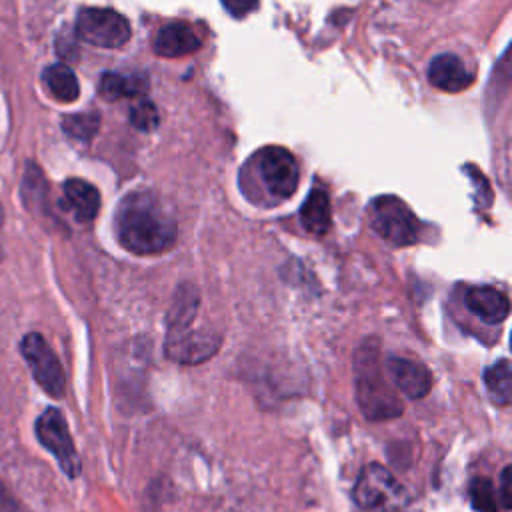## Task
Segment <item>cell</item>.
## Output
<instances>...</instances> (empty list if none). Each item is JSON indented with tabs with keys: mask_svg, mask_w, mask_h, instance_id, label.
<instances>
[{
	"mask_svg": "<svg viewBox=\"0 0 512 512\" xmlns=\"http://www.w3.org/2000/svg\"><path fill=\"white\" fill-rule=\"evenodd\" d=\"M44 88L50 92L52 98L60 102H74L78 98L80 86L76 74L66 64H52L42 72Z\"/></svg>",
	"mask_w": 512,
	"mask_h": 512,
	"instance_id": "2e32d148",
	"label": "cell"
},
{
	"mask_svg": "<svg viewBox=\"0 0 512 512\" xmlns=\"http://www.w3.org/2000/svg\"><path fill=\"white\" fill-rule=\"evenodd\" d=\"M2 220H4V210H2V204H0V224H2Z\"/></svg>",
	"mask_w": 512,
	"mask_h": 512,
	"instance_id": "d4e9b609",
	"label": "cell"
},
{
	"mask_svg": "<svg viewBox=\"0 0 512 512\" xmlns=\"http://www.w3.org/2000/svg\"><path fill=\"white\" fill-rule=\"evenodd\" d=\"M484 384L496 406H508L512 400V370L508 360H498L484 370Z\"/></svg>",
	"mask_w": 512,
	"mask_h": 512,
	"instance_id": "ac0fdd59",
	"label": "cell"
},
{
	"mask_svg": "<svg viewBox=\"0 0 512 512\" xmlns=\"http://www.w3.org/2000/svg\"><path fill=\"white\" fill-rule=\"evenodd\" d=\"M148 84L142 76H122L116 72H104L98 82V92L104 100L114 102L124 96H136L146 92Z\"/></svg>",
	"mask_w": 512,
	"mask_h": 512,
	"instance_id": "e0dca14e",
	"label": "cell"
},
{
	"mask_svg": "<svg viewBox=\"0 0 512 512\" xmlns=\"http://www.w3.org/2000/svg\"><path fill=\"white\" fill-rule=\"evenodd\" d=\"M300 222L312 234H326L332 222L330 198L322 186H314L300 208Z\"/></svg>",
	"mask_w": 512,
	"mask_h": 512,
	"instance_id": "9a60e30c",
	"label": "cell"
},
{
	"mask_svg": "<svg viewBox=\"0 0 512 512\" xmlns=\"http://www.w3.org/2000/svg\"><path fill=\"white\" fill-rule=\"evenodd\" d=\"M220 346V336L194 328V322L166 330V356L180 364H198L208 360Z\"/></svg>",
	"mask_w": 512,
	"mask_h": 512,
	"instance_id": "9c48e42d",
	"label": "cell"
},
{
	"mask_svg": "<svg viewBox=\"0 0 512 512\" xmlns=\"http://www.w3.org/2000/svg\"><path fill=\"white\" fill-rule=\"evenodd\" d=\"M114 232L122 248L148 256L168 250L176 242V222L152 192H132L122 198L114 216Z\"/></svg>",
	"mask_w": 512,
	"mask_h": 512,
	"instance_id": "6da1fadb",
	"label": "cell"
},
{
	"mask_svg": "<svg viewBox=\"0 0 512 512\" xmlns=\"http://www.w3.org/2000/svg\"><path fill=\"white\" fill-rule=\"evenodd\" d=\"M76 34L100 48H120L130 38L128 20L110 8H82L76 18Z\"/></svg>",
	"mask_w": 512,
	"mask_h": 512,
	"instance_id": "52a82bcc",
	"label": "cell"
},
{
	"mask_svg": "<svg viewBox=\"0 0 512 512\" xmlns=\"http://www.w3.org/2000/svg\"><path fill=\"white\" fill-rule=\"evenodd\" d=\"M466 308L486 324H500L508 318L510 302L504 292L494 286H472L464 294Z\"/></svg>",
	"mask_w": 512,
	"mask_h": 512,
	"instance_id": "4fadbf2b",
	"label": "cell"
},
{
	"mask_svg": "<svg viewBox=\"0 0 512 512\" xmlns=\"http://www.w3.org/2000/svg\"><path fill=\"white\" fill-rule=\"evenodd\" d=\"M470 498L472 506L478 512H498L496 508V492L488 478H476L470 484Z\"/></svg>",
	"mask_w": 512,
	"mask_h": 512,
	"instance_id": "ffe728a7",
	"label": "cell"
},
{
	"mask_svg": "<svg viewBox=\"0 0 512 512\" xmlns=\"http://www.w3.org/2000/svg\"><path fill=\"white\" fill-rule=\"evenodd\" d=\"M354 388L360 410L368 420H390L404 410L400 398L384 376L380 352L372 340L362 342L354 354Z\"/></svg>",
	"mask_w": 512,
	"mask_h": 512,
	"instance_id": "7a4b0ae2",
	"label": "cell"
},
{
	"mask_svg": "<svg viewBox=\"0 0 512 512\" xmlns=\"http://www.w3.org/2000/svg\"><path fill=\"white\" fill-rule=\"evenodd\" d=\"M372 230L392 246H410L420 236V224L414 212L398 196H378L368 206Z\"/></svg>",
	"mask_w": 512,
	"mask_h": 512,
	"instance_id": "277c9868",
	"label": "cell"
},
{
	"mask_svg": "<svg viewBox=\"0 0 512 512\" xmlns=\"http://www.w3.org/2000/svg\"><path fill=\"white\" fill-rule=\"evenodd\" d=\"M222 6L226 8V12H230L232 16L240 18V16H246L248 12H252L258 4V0H220Z\"/></svg>",
	"mask_w": 512,
	"mask_h": 512,
	"instance_id": "7402d4cb",
	"label": "cell"
},
{
	"mask_svg": "<svg viewBox=\"0 0 512 512\" xmlns=\"http://www.w3.org/2000/svg\"><path fill=\"white\" fill-rule=\"evenodd\" d=\"M38 442L56 458L58 466L68 478H76L82 470L80 456L72 442L64 414L58 408H46L34 424Z\"/></svg>",
	"mask_w": 512,
	"mask_h": 512,
	"instance_id": "5b68a950",
	"label": "cell"
},
{
	"mask_svg": "<svg viewBox=\"0 0 512 512\" xmlns=\"http://www.w3.org/2000/svg\"><path fill=\"white\" fill-rule=\"evenodd\" d=\"M258 172L266 190L278 198H290L300 180V170L296 158L282 146H268L258 154Z\"/></svg>",
	"mask_w": 512,
	"mask_h": 512,
	"instance_id": "ba28073f",
	"label": "cell"
},
{
	"mask_svg": "<svg viewBox=\"0 0 512 512\" xmlns=\"http://www.w3.org/2000/svg\"><path fill=\"white\" fill-rule=\"evenodd\" d=\"M500 498H502V506L510 508L512 506V468L506 466L500 474Z\"/></svg>",
	"mask_w": 512,
	"mask_h": 512,
	"instance_id": "603a6c76",
	"label": "cell"
},
{
	"mask_svg": "<svg viewBox=\"0 0 512 512\" xmlns=\"http://www.w3.org/2000/svg\"><path fill=\"white\" fill-rule=\"evenodd\" d=\"M20 354L26 360L36 384L48 396L62 398L66 390V374L46 338L38 332H28L20 340Z\"/></svg>",
	"mask_w": 512,
	"mask_h": 512,
	"instance_id": "8992f818",
	"label": "cell"
},
{
	"mask_svg": "<svg viewBox=\"0 0 512 512\" xmlns=\"http://www.w3.org/2000/svg\"><path fill=\"white\" fill-rule=\"evenodd\" d=\"M200 44H202V38L190 24L172 22L156 32L152 48L158 56L180 58V56L196 52L200 48Z\"/></svg>",
	"mask_w": 512,
	"mask_h": 512,
	"instance_id": "7c38bea8",
	"label": "cell"
},
{
	"mask_svg": "<svg viewBox=\"0 0 512 512\" xmlns=\"http://www.w3.org/2000/svg\"><path fill=\"white\" fill-rule=\"evenodd\" d=\"M100 126V116L96 112H80V114H70L62 118V130L74 138L88 142Z\"/></svg>",
	"mask_w": 512,
	"mask_h": 512,
	"instance_id": "d6986e66",
	"label": "cell"
},
{
	"mask_svg": "<svg viewBox=\"0 0 512 512\" xmlns=\"http://www.w3.org/2000/svg\"><path fill=\"white\" fill-rule=\"evenodd\" d=\"M130 124L140 132H150L158 126V110L152 102L142 100L130 110Z\"/></svg>",
	"mask_w": 512,
	"mask_h": 512,
	"instance_id": "44dd1931",
	"label": "cell"
},
{
	"mask_svg": "<svg viewBox=\"0 0 512 512\" xmlns=\"http://www.w3.org/2000/svg\"><path fill=\"white\" fill-rule=\"evenodd\" d=\"M64 204L78 222H90L100 210V192L86 180L68 178L64 182Z\"/></svg>",
	"mask_w": 512,
	"mask_h": 512,
	"instance_id": "5bb4252c",
	"label": "cell"
},
{
	"mask_svg": "<svg viewBox=\"0 0 512 512\" xmlns=\"http://www.w3.org/2000/svg\"><path fill=\"white\" fill-rule=\"evenodd\" d=\"M0 260H2V248H0Z\"/></svg>",
	"mask_w": 512,
	"mask_h": 512,
	"instance_id": "484cf974",
	"label": "cell"
},
{
	"mask_svg": "<svg viewBox=\"0 0 512 512\" xmlns=\"http://www.w3.org/2000/svg\"><path fill=\"white\" fill-rule=\"evenodd\" d=\"M428 80L432 86L444 92H460L474 80L472 70L456 54H438L428 66Z\"/></svg>",
	"mask_w": 512,
	"mask_h": 512,
	"instance_id": "8fae6325",
	"label": "cell"
},
{
	"mask_svg": "<svg viewBox=\"0 0 512 512\" xmlns=\"http://www.w3.org/2000/svg\"><path fill=\"white\" fill-rule=\"evenodd\" d=\"M352 496L362 512H416L406 488L376 462L362 468Z\"/></svg>",
	"mask_w": 512,
	"mask_h": 512,
	"instance_id": "3957f363",
	"label": "cell"
},
{
	"mask_svg": "<svg viewBox=\"0 0 512 512\" xmlns=\"http://www.w3.org/2000/svg\"><path fill=\"white\" fill-rule=\"evenodd\" d=\"M14 510H16V502L6 492V488L0 484V512H14Z\"/></svg>",
	"mask_w": 512,
	"mask_h": 512,
	"instance_id": "cb8c5ba5",
	"label": "cell"
},
{
	"mask_svg": "<svg viewBox=\"0 0 512 512\" xmlns=\"http://www.w3.org/2000/svg\"><path fill=\"white\" fill-rule=\"evenodd\" d=\"M386 370L390 374L392 384L408 398H424L432 384V372L428 370L426 364L418 360H408V358H390L386 364Z\"/></svg>",
	"mask_w": 512,
	"mask_h": 512,
	"instance_id": "30bf717a",
	"label": "cell"
}]
</instances>
